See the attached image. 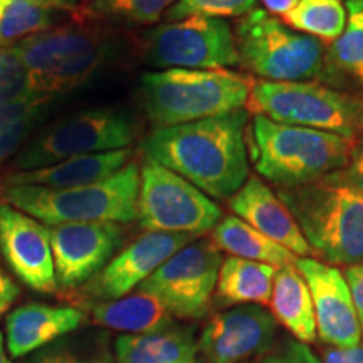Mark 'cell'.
<instances>
[{
	"instance_id": "cell-17",
	"label": "cell",
	"mask_w": 363,
	"mask_h": 363,
	"mask_svg": "<svg viewBox=\"0 0 363 363\" xmlns=\"http://www.w3.org/2000/svg\"><path fill=\"white\" fill-rule=\"evenodd\" d=\"M296 267L310 288L321 342L338 348L360 345V323L343 272L313 257H298Z\"/></svg>"
},
{
	"instance_id": "cell-6",
	"label": "cell",
	"mask_w": 363,
	"mask_h": 363,
	"mask_svg": "<svg viewBox=\"0 0 363 363\" xmlns=\"http://www.w3.org/2000/svg\"><path fill=\"white\" fill-rule=\"evenodd\" d=\"M140 165L128 162L120 172L98 184L72 189L2 187L0 199L45 225L115 222L138 217Z\"/></svg>"
},
{
	"instance_id": "cell-9",
	"label": "cell",
	"mask_w": 363,
	"mask_h": 363,
	"mask_svg": "<svg viewBox=\"0 0 363 363\" xmlns=\"http://www.w3.org/2000/svg\"><path fill=\"white\" fill-rule=\"evenodd\" d=\"M135 120L126 110L91 108L61 118L24 145L13 170H38L72 157L130 148L135 140Z\"/></svg>"
},
{
	"instance_id": "cell-26",
	"label": "cell",
	"mask_w": 363,
	"mask_h": 363,
	"mask_svg": "<svg viewBox=\"0 0 363 363\" xmlns=\"http://www.w3.org/2000/svg\"><path fill=\"white\" fill-rule=\"evenodd\" d=\"M24 363H113L110 337L101 330L71 331L30 353Z\"/></svg>"
},
{
	"instance_id": "cell-12",
	"label": "cell",
	"mask_w": 363,
	"mask_h": 363,
	"mask_svg": "<svg viewBox=\"0 0 363 363\" xmlns=\"http://www.w3.org/2000/svg\"><path fill=\"white\" fill-rule=\"evenodd\" d=\"M222 264L212 240H195L165 261L136 288L160 299L172 316L201 320L211 310Z\"/></svg>"
},
{
	"instance_id": "cell-18",
	"label": "cell",
	"mask_w": 363,
	"mask_h": 363,
	"mask_svg": "<svg viewBox=\"0 0 363 363\" xmlns=\"http://www.w3.org/2000/svg\"><path fill=\"white\" fill-rule=\"evenodd\" d=\"M229 207L235 217L298 257L313 254L289 208L261 179L249 177L239 192L229 199Z\"/></svg>"
},
{
	"instance_id": "cell-29",
	"label": "cell",
	"mask_w": 363,
	"mask_h": 363,
	"mask_svg": "<svg viewBox=\"0 0 363 363\" xmlns=\"http://www.w3.org/2000/svg\"><path fill=\"white\" fill-rule=\"evenodd\" d=\"M54 12L27 0H0V48H12L30 35L51 29L56 22Z\"/></svg>"
},
{
	"instance_id": "cell-40",
	"label": "cell",
	"mask_w": 363,
	"mask_h": 363,
	"mask_svg": "<svg viewBox=\"0 0 363 363\" xmlns=\"http://www.w3.org/2000/svg\"><path fill=\"white\" fill-rule=\"evenodd\" d=\"M262 2H264V6L269 9V12L284 16L286 12H289L293 7L298 6L299 0H262Z\"/></svg>"
},
{
	"instance_id": "cell-13",
	"label": "cell",
	"mask_w": 363,
	"mask_h": 363,
	"mask_svg": "<svg viewBox=\"0 0 363 363\" xmlns=\"http://www.w3.org/2000/svg\"><path fill=\"white\" fill-rule=\"evenodd\" d=\"M49 239L57 288L76 289L115 257L123 244V229L115 222H74L51 225Z\"/></svg>"
},
{
	"instance_id": "cell-28",
	"label": "cell",
	"mask_w": 363,
	"mask_h": 363,
	"mask_svg": "<svg viewBox=\"0 0 363 363\" xmlns=\"http://www.w3.org/2000/svg\"><path fill=\"white\" fill-rule=\"evenodd\" d=\"M347 26L328 44L330 69L345 72L363 86V0H347Z\"/></svg>"
},
{
	"instance_id": "cell-15",
	"label": "cell",
	"mask_w": 363,
	"mask_h": 363,
	"mask_svg": "<svg viewBox=\"0 0 363 363\" xmlns=\"http://www.w3.org/2000/svg\"><path fill=\"white\" fill-rule=\"evenodd\" d=\"M0 252L13 274L38 293H56L49 227L0 202Z\"/></svg>"
},
{
	"instance_id": "cell-4",
	"label": "cell",
	"mask_w": 363,
	"mask_h": 363,
	"mask_svg": "<svg viewBox=\"0 0 363 363\" xmlns=\"http://www.w3.org/2000/svg\"><path fill=\"white\" fill-rule=\"evenodd\" d=\"M247 143L257 174L284 189L345 169L355 142L330 131L276 123L254 115Z\"/></svg>"
},
{
	"instance_id": "cell-44",
	"label": "cell",
	"mask_w": 363,
	"mask_h": 363,
	"mask_svg": "<svg viewBox=\"0 0 363 363\" xmlns=\"http://www.w3.org/2000/svg\"><path fill=\"white\" fill-rule=\"evenodd\" d=\"M190 363H195V362H190Z\"/></svg>"
},
{
	"instance_id": "cell-34",
	"label": "cell",
	"mask_w": 363,
	"mask_h": 363,
	"mask_svg": "<svg viewBox=\"0 0 363 363\" xmlns=\"http://www.w3.org/2000/svg\"><path fill=\"white\" fill-rule=\"evenodd\" d=\"M340 174L358 194L363 195V135L355 140L350 160L345 169L340 170Z\"/></svg>"
},
{
	"instance_id": "cell-27",
	"label": "cell",
	"mask_w": 363,
	"mask_h": 363,
	"mask_svg": "<svg viewBox=\"0 0 363 363\" xmlns=\"http://www.w3.org/2000/svg\"><path fill=\"white\" fill-rule=\"evenodd\" d=\"M284 24L296 33L333 43L347 26V9L342 0H299L284 13Z\"/></svg>"
},
{
	"instance_id": "cell-24",
	"label": "cell",
	"mask_w": 363,
	"mask_h": 363,
	"mask_svg": "<svg viewBox=\"0 0 363 363\" xmlns=\"http://www.w3.org/2000/svg\"><path fill=\"white\" fill-rule=\"evenodd\" d=\"M276 272L274 266L264 262L229 256L220 264L216 288L217 305H269Z\"/></svg>"
},
{
	"instance_id": "cell-14",
	"label": "cell",
	"mask_w": 363,
	"mask_h": 363,
	"mask_svg": "<svg viewBox=\"0 0 363 363\" xmlns=\"http://www.w3.org/2000/svg\"><path fill=\"white\" fill-rule=\"evenodd\" d=\"M194 235L145 233L91 278L81 293L94 303L115 301L138 288L163 262L192 242Z\"/></svg>"
},
{
	"instance_id": "cell-23",
	"label": "cell",
	"mask_w": 363,
	"mask_h": 363,
	"mask_svg": "<svg viewBox=\"0 0 363 363\" xmlns=\"http://www.w3.org/2000/svg\"><path fill=\"white\" fill-rule=\"evenodd\" d=\"M199 342L194 328H172L147 335H123L115 342V363H190Z\"/></svg>"
},
{
	"instance_id": "cell-1",
	"label": "cell",
	"mask_w": 363,
	"mask_h": 363,
	"mask_svg": "<svg viewBox=\"0 0 363 363\" xmlns=\"http://www.w3.org/2000/svg\"><path fill=\"white\" fill-rule=\"evenodd\" d=\"M249 113L238 110L194 123L153 130L145 155L184 177L208 197L230 199L249 179L246 133Z\"/></svg>"
},
{
	"instance_id": "cell-11",
	"label": "cell",
	"mask_w": 363,
	"mask_h": 363,
	"mask_svg": "<svg viewBox=\"0 0 363 363\" xmlns=\"http://www.w3.org/2000/svg\"><path fill=\"white\" fill-rule=\"evenodd\" d=\"M147 65L160 69H225L239 65L238 45L224 19L187 17L165 22L143 34Z\"/></svg>"
},
{
	"instance_id": "cell-19",
	"label": "cell",
	"mask_w": 363,
	"mask_h": 363,
	"mask_svg": "<svg viewBox=\"0 0 363 363\" xmlns=\"http://www.w3.org/2000/svg\"><path fill=\"white\" fill-rule=\"evenodd\" d=\"M86 321V313L72 306L27 303L6 318L7 350L12 358L29 357L45 345L76 331Z\"/></svg>"
},
{
	"instance_id": "cell-20",
	"label": "cell",
	"mask_w": 363,
	"mask_h": 363,
	"mask_svg": "<svg viewBox=\"0 0 363 363\" xmlns=\"http://www.w3.org/2000/svg\"><path fill=\"white\" fill-rule=\"evenodd\" d=\"M131 150L94 153V155L72 157L54 165L38 170L11 172L0 179L2 187H45V189H72L98 184L110 179L130 162Z\"/></svg>"
},
{
	"instance_id": "cell-35",
	"label": "cell",
	"mask_w": 363,
	"mask_h": 363,
	"mask_svg": "<svg viewBox=\"0 0 363 363\" xmlns=\"http://www.w3.org/2000/svg\"><path fill=\"white\" fill-rule=\"evenodd\" d=\"M345 279H347L348 286H350V293L353 305H355V311L358 316V323H360L362 338H363V262L357 266L345 267L343 272Z\"/></svg>"
},
{
	"instance_id": "cell-32",
	"label": "cell",
	"mask_w": 363,
	"mask_h": 363,
	"mask_svg": "<svg viewBox=\"0 0 363 363\" xmlns=\"http://www.w3.org/2000/svg\"><path fill=\"white\" fill-rule=\"evenodd\" d=\"M256 0H179L167 11V21H182L187 17H244L254 11Z\"/></svg>"
},
{
	"instance_id": "cell-3",
	"label": "cell",
	"mask_w": 363,
	"mask_h": 363,
	"mask_svg": "<svg viewBox=\"0 0 363 363\" xmlns=\"http://www.w3.org/2000/svg\"><path fill=\"white\" fill-rule=\"evenodd\" d=\"M35 98L52 99L84 84L111 61L116 43L106 29L78 21L13 44Z\"/></svg>"
},
{
	"instance_id": "cell-41",
	"label": "cell",
	"mask_w": 363,
	"mask_h": 363,
	"mask_svg": "<svg viewBox=\"0 0 363 363\" xmlns=\"http://www.w3.org/2000/svg\"><path fill=\"white\" fill-rule=\"evenodd\" d=\"M0 363H12L9 360L7 353H6V348H4V335L2 331H0Z\"/></svg>"
},
{
	"instance_id": "cell-16",
	"label": "cell",
	"mask_w": 363,
	"mask_h": 363,
	"mask_svg": "<svg viewBox=\"0 0 363 363\" xmlns=\"http://www.w3.org/2000/svg\"><path fill=\"white\" fill-rule=\"evenodd\" d=\"M276 323L261 305H238L217 313L199 340L203 363H240L259 355L271 347Z\"/></svg>"
},
{
	"instance_id": "cell-22",
	"label": "cell",
	"mask_w": 363,
	"mask_h": 363,
	"mask_svg": "<svg viewBox=\"0 0 363 363\" xmlns=\"http://www.w3.org/2000/svg\"><path fill=\"white\" fill-rule=\"evenodd\" d=\"M269 306L274 320L298 342L310 345L318 338L310 288L296 266L281 267L276 272Z\"/></svg>"
},
{
	"instance_id": "cell-31",
	"label": "cell",
	"mask_w": 363,
	"mask_h": 363,
	"mask_svg": "<svg viewBox=\"0 0 363 363\" xmlns=\"http://www.w3.org/2000/svg\"><path fill=\"white\" fill-rule=\"evenodd\" d=\"M175 0H91L89 11L121 24H153Z\"/></svg>"
},
{
	"instance_id": "cell-30",
	"label": "cell",
	"mask_w": 363,
	"mask_h": 363,
	"mask_svg": "<svg viewBox=\"0 0 363 363\" xmlns=\"http://www.w3.org/2000/svg\"><path fill=\"white\" fill-rule=\"evenodd\" d=\"M51 99H33L0 106V167L22 148L44 116Z\"/></svg>"
},
{
	"instance_id": "cell-7",
	"label": "cell",
	"mask_w": 363,
	"mask_h": 363,
	"mask_svg": "<svg viewBox=\"0 0 363 363\" xmlns=\"http://www.w3.org/2000/svg\"><path fill=\"white\" fill-rule=\"evenodd\" d=\"M239 65L267 81H311L330 74L326 45L299 34L261 9L235 26Z\"/></svg>"
},
{
	"instance_id": "cell-10",
	"label": "cell",
	"mask_w": 363,
	"mask_h": 363,
	"mask_svg": "<svg viewBox=\"0 0 363 363\" xmlns=\"http://www.w3.org/2000/svg\"><path fill=\"white\" fill-rule=\"evenodd\" d=\"M136 219L145 233L201 235L214 230L222 212L202 190L145 155Z\"/></svg>"
},
{
	"instance_id": "cell-42",
	"label": "cell",
	"mask_w": 363,
	"mask_h": 363,
	"mask_svg": "<svg viewBox=\"0 0 363 363\" xmlns=\"http://www.w3.org/2000/svg\"><path fill=\"white\" fill-rule=\"evenodd\" d=\"M358 98H360V103H362V108H363V94H360V96H358Z\"/></svg>"
},
{
	"instance_id": "cell-33",
	"label": "cell",
	"mask_w": 363,
	"mask_h": 363,
	"mask_svg": "<svg viewBox=\"0 0 363 363\" xmlns=\"http://www.w3.org/2000/svg\"><path fill=\"white\" fill-rule=\"evenodd\" d=\"M29 78L13 48H0V106L33 101ZM52 101V99H51Z\"/></svg>"
},
{
	"instance_id": "cell-37",
	"label": "cell",
	"mask_w": 363,
	"mask_h": 363,
	"mask_svg": "<svg viewBox=\"0 0 363 363\" xmlns=\"http://www.w3.org/2000/svg\"><path fill=\"white\" fill-rule=\"evenodd\" d=\"M321 363H363V345L352 348L326 347L321 350Z\"/></svg>"
},
{
	"instance_id": "cell-36",
	"label": "cell",
	"mask_w": 363,
	"mask_h": 363,
	"mask_svg": "<svg viewBox=\"0 0 363 363\" xmlns=\"http://www.w3.org/2000/svg\"><path fill=\"white\" fill-rule=\"evenodd\" d=\"M272 360L274 363H321L320 358L311 352V348L306 343L298 342V340H289L283 353Z\"/></svg>"
},
{
	"instance_id": "cell-2",
	"label": "cell",
	"mask_w": 363,
	"mask_h": 363,
	"mask_svg": "<svg viewBox=\"0 0 363 363\" xmlns=\"http://www.w3.org/2000/svg\"><path fill=\"white\" fill-rule=\"evenodd\" d=\"M276 195L289 208L313 254L335 267L362 264L363 195L340 170Z\"/></svg>"
},
{
	"instance_id": "cell-8",
	"label": "cell",
	"mask_w": 363,
	"mask_h": 363,
	"mask_svg": "<svg viewBox=\"0 0 363 363\" xmlns=\"http://www.w3.org/2000/svg\"><path fill=\"white\" fill-rule=\"evenodd\" d=\"M247 108L276 123L330 131L353 142L363 135L360 98L311 81L254 83Z\"/></svg>"
},
{
	"instance_id": "cell-21",
	"label": "cell",
	"mask_w": 363,
	"mask_h": 363,
	"mask_svg": "<svg viewBox=\"0 0 363 363\" xmlns=\"http://www.w3.org/2000/svg\"><path fill=\"white\" fill-rule=\"evenodd\" d=\"M93 323L133 335L165 331L174 326V316L160 299L136 291L115 301L91 303Z\"/></svg>"
},
{
	"instance_id": "cell-25",
	"label": "cell",
	"mask_w": 363,
	"mask_h": 363,
	"mask_svg": "<svg viewBox=\"0 0 363 363\" xmlns=\"http://www.w3.org/2000/svg\"><path fill=\"white\" fill-rule=\"evenodd\" d=\"M212 242L219 251L229 252L230 256L274 266L276 269L286 266H296L298 256L291 251L266 238L247 222L235 216L220 219L212 230Z\"/></svg>"
},
{
	"instance_id": "cell-43",
	"label": "cell",
	"mask_w": 363,
	"mask_h": 363,
	"mask_svg": "<svg viewBox=\"0 0 363 363\" xmlns=\"http://www.w3.org/2000/svg\"><path fill=\"white\" fill-rule=\"evenodd\" d=\"M266 363H274V360H272V358H269V360H267Z\"/></svg>"
},
{
	"instance_id": "cell-5",
	"label": "cell",
	"mask_w": 363,
	"mask_h": 363,
	"mask_svg": "<svg viewBox=\"0 0 363 363\" xmlns=\"http://www.w3.org/2000/svg\"><path fill=\"white\" fill-rule=\"evenodd\" d=\"M254 83L227 69L145 72L140 84L143 110L153 128H167L229 115L246 106Z\"/></svg>"
},
{
	"instance_id": "cell-38",
	"label": "cell",
	"mask_w": 363,
	"mask_h": 363,
	"mask_svg": "<svg viewBox=\"0 0 363 363\" xmlns=\"http://www.w3.org/2000/svg\"><path fill=\"white\" fill-rule=\"evenodd\" d=\"M19 286L13 283L6 269L0 266V315L12 306V303L19 298Z\"/></svg>"
},
{
	"instance_id": "cell-39",
	"label": "cell",
	"mask_w": 363,
	"mask_h": 363,
	"mask_svg": "<svg viewBox=\"0 0 363 363\" xmlns=\"http://www.w3.org/2000/svg\"><path fill=\"white\" fill-rule=\"evenodd\" d=\"M34 6L49 9V11H72L79 6L83 0H27Z\"/></svg>"
}]
</instances>
